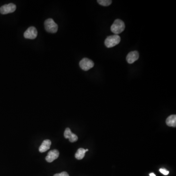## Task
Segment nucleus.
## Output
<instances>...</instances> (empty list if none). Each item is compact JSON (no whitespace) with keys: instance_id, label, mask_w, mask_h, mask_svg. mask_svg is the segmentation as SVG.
Listing matches in <instances>:
<instances>
[{"instance_id":"obj_1","label":"nucleus","mask_w":176,"mask_h":176,"mask_svg":"<svg viewBox=\"0 0 176 176\" xmlns=\"http://www.w3.org/2000/svg\"><path fill=\"white\" fill-rule=\"evenodd\" d=\"M125 28V25L124 22L121 20L116 19L114 21L112 25H111V30L116 35H118L124 31Z\"/></svg>"},{"instance_id":"obj_2","label":"nucleus","mask_w":176,"mask_h":176,"mask_svg":"<svg viewBox=\"0 0 176 176\" xmlns=\"http://www.w3.org/2000/svg\"><path fill=\"white\" fill-rule=\"evenodd\" d=\"M121 42V37L118 35H111L108 36L105 40V45L108 48L113 47L118 45Z\"/></svg>"},{"instance_id":"obj_3","label":"nucleus","mask_w":176,"mask_h":176,"mask_svg":"<svg viewBox=\"0 0 176 176\" xmlns=\"http://www.w3.org/2000/svg\"><path fill=\"white\" fill-rule=\"evenodd\" d=\"M45 28L47 32L52 33H55L58 30V26L52 19H48L45 22Z\"/></svg>"},{"instance_id":"obj_4","label":"nucleus","mask_w":176,"mask_h":176,"mask_svg":"<svg viewBox=\"0 0 176 176\" xmlns=\"http://www.w3.org/2000/svg\"><path fill=\"white\" fill-rule=\"evenodd\" d=\"M94 65L93 61L87 58H84L79 62L80 68L85 71H87L92 69L94 66Z\"/></svg>"},{"instance_id":"obj_5","label":"nucleus","mask_w":176,"mask_h":176,"mask_svg":"<svg viewBox=\"0 0 176 176\" xmlns=\"http://www.w3.org/2000/svg\"><path fill=\"white\" fill-rule=\"evenodd\" d=\"M16 9V5L12 3H10V4L5 5L1 6L0 8V13L2 14L11 13L14 12Z\"/></svg>"},{"instance_id":"obj_6","label":"nucleus","mask_w":176,"mask_h":176,"mask_svg":"<svg viewBox=\"0 0 176 176\" xmlns=\"http://www.w3.org/2000/svg\"><path fill=\"white\" fill-rule=\"evenodd\" d=\"M24 36L25 38L34 39L37 36V30L35 27H30L25 32Z\"/></svg>"},{"instance_id":"obj_7","label":"nucleus","mask_w":176,"mask_h":176,"mask_svg":"<svg viewBox=\"0 0 176 176\" xmlns=\"http://www.w3.org/2000/svg\"><path fill=\"white\" fill-rule=\"evenodd\" d=\"M139 53L138 51H133L129 52L127 55L126 60L129 64H133L135 62L138 60L139 58Z\"/></svg>"},{"instance_id":"obj_8","label":"nucleus","mask_w":176,"mask_h":176,"mask_svg":"<svg viewBox=\"0 0 176 176\" xmlns=\"http://www.w3.org/2000/svg\"><path fill=\"white\" fill-rule=\"evenodd\" d=\"M59 156V152L57 150H52L48 152L47 156L46 157V160L48 163H52L58 158Z\"/></svg>"},{"instance_id":"obj_9","label":"nucleus","mask_w":176,"mask_h":176,"mask_svg":"<svg viewBox=\"0 0 176 176\" xmlns=\"http://www.w3.org/2000/svg\"><path fill=\"white\" fill-rule=\"evenodd\" d=\"M64 135L65 139H69L70 142H75L78 140L77 136L75 134L72 133L71 129L69 128H67L66 129Z\"/></svg>"},{"instance_id":"obj_10","label":"nucleus","mask_w":176,"mask_h":176,"mask_svg":"<svg viewBox=\"0 0 176 176\" xmlns=\"http://www.w3.org/2000/svg\"><path fill=\"white\" fill-rule=\"evenodd\" d=\"M51 144H52V142L49 140H44L42 143L39 148V152L40 153H44V152H46L50 148Z\"/></svg>"},{"instance_id":"obj_11","label":"nucleus","mask_w":176,"mask_h":176,"mask_svg":"<svg viewBox=\"0 0 176 176\" xmlns=\"http://www.w3.org/2000/svg\"><path fill=\"white\" fill-rule=\"evenodd\" d=\"M166 123L167 125L170 127H176V116L175 115H171L169 116L166 120Z\"/></svg>"},{"instance_id":"obj_12","label":"nucleus","mask_w":176,"mask_h":176,"mask_svg":"<svg viewBox=\"0 0 176 176\" xmlns=\"http://www.w3.org/2000/svg\"><path fill=\"white\" fill-rule=\"evenodd\" d=\"M86 152V150L85 149L82 148L78 149L75 154V158L77 159H78V160L83 159L84 158Z\"/></svg>"},{"instance_id":"obj_13","label":"nucleus","mask_w":176,"mask_h":176,"mask_svg":"<svg viewBox=\"0 0 176 176\" xmlns=\"http://www.w3.org/2000/svg\"><path fill=\"white\" fill-rule=\"evenodd\" d=\"M97 2L99 5L104 6H109L112 3V1L111 0H98Z\"/></svg>"},{"instance_id":"obj_14","label":"nucleus","mask_w":176,"mask_h":176,"mask_svg":"<svg viewBox=\"0 0 176 176\" xmlns=\"http://www.w3.org/2000/svg\"><path fill=\"white\" fill-rule=\"evenodd\" d=\"M159 171L161 173L163 174L164 175H167L169 174V172L168 170H166L165 169H163V168H160L159 169Z\"/></svg>"},{"instance_id":"obj_15","label":"nucleus","mask_w":176,"mask_h":176,"mask_svg":"<svg viewBox=\"0 0 176 176\" xmlns=\"http://www.w3.org/2000/svg\"><path fill=\"white\" fill-rule=\"evenodd\" d=\"M53 176H69V175L66 172H62L60 173L55 174Z\"/></svg>"},{"instance_id":"obj_16","label":"nucleus","mask_w":176,"mask_h":176,"mask_svg":"<svg viewBox=\"0 0 176 176\" xmlns=\"http://www.w3.org/2000/svg\"><path fill=\"white\" fill-rule=\"evenodd\" d=\"M149 175L150 176H156V175H155L154 173H151Z\"/></svg>"},{"instance_id":"obj_17","label":"nucleus","mask_w":176,"mask_h":176,"mask_svg":"<svg viewBox=\"0 0 176 176\" xmlns=\"http://www.w3.org/2000/svg\"><path fill=\"white\" fill-rule=\"evenodd\" d=\"M85 150H86V152H87V151H89V150H88V149H87Z\"/></svg>"}]
</instances>
